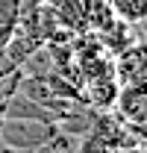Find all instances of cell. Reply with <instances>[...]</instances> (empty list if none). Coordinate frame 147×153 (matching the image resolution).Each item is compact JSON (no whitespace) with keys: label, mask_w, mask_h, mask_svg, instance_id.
Here are the masks:
<instances>
[{"label":"cell","mask_w":147,"mask_h":153,"mask_svg":"<svg viewBox=\"0 0 147 153\" xmlns=\"http://www.w3.org/2000/svg\"><path fill=\"white\" fill-rule=\"evenodd\" d=\"M59 133L53 121H38V118H3L0 121V144L12 150H38Z\"/></svg>","instance_id":"6da1fadb"},{"label":"cell","mask_w":147,"mask_h":153,"mask_svg":"<svg viewBox=\"0 0 147 153\" xmlns=\"http://www.w3.org/2000/svg\"><path fill=\"white\" fill-rule=\"evenodd\" d=\"M124 124L129 127H138L144 130V118H147V94H144V82H135V85H121L118 94H115V103H112Z\"/></svg>","instance_id":"7a4b0ae2"},{"label":"cell","mask_w":147,"mask_h":153,"mask_svg":"<svg viewBox=\"0 0 147 153\" xmlns=\"http://www.w3.org/2000/svg\"><path fill=\"white\" fill-rule=\"evenodd\" d=\"M112 62V76L118 79V85H135V82H144V71H147V59H144V44L135 41L124 47L121 53H115Z\"/></svg>","instance_id":"3957f363"},{"label":"cell","mask_w":147,"mask_h":153,"mask_svg":"<svg viewBox=\"0 0 147 153\" xmlns=\"http://www.w3.org/2000/svg\"><path fill=\"white\" fill-rule=\"evenodd\" d=\"M59 30L85 33V0H50Z\"/></svg>","instance_id":"277c9868"},{"label":"cell","mask_w":147,"mask_h":153,"mask_svg":"<svg viewBox=\"0 0 147 153\" xmlns=\"http://www.w3.org/2000/svg\"><path fill=\"white\" fill-rule=\"evenodd\" d=\"M118 21V15L112 12L109 0H85V30L103 36L112 24Z\"/></svg>","instance_id":"5b68a950"},{"label":"cell","mask_w":147,"mask_h":153,"mask_svg":"<svg viewBox=\"0 0 147 153\" xmlns=\"http://www.w3.org/2000/svg\"><path fill=\"white\" fill-rule=\"evenodd\" d=\"M109 6L121 21L129 24H141L147 18V0H109Z\"/></svg>","instance_id":"8992f818"},{"label":"cell","mask_w":147,"mask_h":153,"mask_svg":"<svg viewBox=\"0 0 147 153\" xmlns=\"http://www.w3.org/2000/svg\"><path fill=\"white\" fill-rule=\"evenodd\" d=\"M74 153H112L106 144H100L97 138H94L91 133H85V135H79V141H76V150Z\"/></svg>","instance_id":"52a82bcc"},{"label":"cell","mask_w":147,"mask_h":153,"mask_svg":"<svg viewBox=\"0 0 147 153\" xmlns=\"http://www.w3.org/2000/svg\"><path fill=\"white\" fill-rule=\"evenodd\" d=\"M118 153H144V150H141V144H135V147H124V150H118Z\"/></svg>","instance_id":"ba28073f"},{"label":"cell","mask_w":147,"mask_h":153,"mask_svg":"<svg viewBox=\"0 0 147 153\" xmlns=\"http://www.w3.org/2000/svg\"><path fill=\"white\" fill-rule=\"evenodd\" d=\"M0 153H15L12 147H6V144H0Z\"/></svg>","instance_id":"9c48e42d"}]
</instances>
